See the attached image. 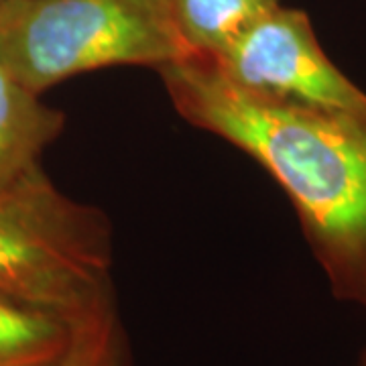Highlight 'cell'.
<instances>
[{
	"label": "cell",
	"mask_w": 366,
	"mask_h": 366,
	"mask_svg": "<svg viewBox=\"0 0 366 366\" xmlns=\"http://www.w3.org/2000/svg\"><path fill=\"white\" fill-rule=\"evenodd\" d=\"M64 127L61 110L45 104L0 64V189L39 167L43 151Z\"/></svg>",
	"instance_id": "cell-5"
},
{
	"label": "cell",
	"mask_w": 366,
	"mask_h": 366,
	"mask_svg": "<svg viewBox=\"0 0 366 366\" xmlns=\"http://www.w3.org/2000/svg\"><path fill=\"white\" fill-rule=\"evenodd\" d=\"M61 366H137L114 293L76 317Z\"/></svg>",
	"instance_id": "cell-8"
},
{
	"label": "cell",
	"mask_w": 366,
	"mask_h": 366,
	"mask_svg": "<svg viewBox=\"0 0 366 366\" xmlns=\"http://www.w3.org/2000/svg\"><path fill=\"white\" fill-rule=\"evenodd\" d=\"M194 53L169 0H2L0 64L43 94L66 79L114 66L153 69Z\"/></svg>",
	"instance_id": "cell-2"
},
{
	"label": "cell",
	"mask_w": 366,
	"mask_h": 366,
	"mask_svg": "<svg viewBox=\"0 0 366 366\" xmlns=\"http://www.w3.org/2000/svg\"><path fill=\"white\" fill-rule=\"evenodd\" d=\"M358 366H366V352H365V356H362V360H360V365Z\"/></svg>",
	"instance_id": "cell-9"
},
{
	"label": "cell",
	"mask_w": 366,
	"mask_h": 366,
	"mask_svg": "<svg viewBox=\"0 0 366 366\" xmlns=\"http://www.w3.org/2000/svg\"><path fill=\"white\" fill-rule=\"evenodd\" d=\"M0 293L71 320L114 293L108 216L59 192L41 165L0 189Z\"/></svg>",
	"instance_id": "cell-3"
},
{
	"label": "cell",
	"mask_w": 366,
	"mask_h": 366,
	"mask_svg": "<svg viewBox=\"0 0 366 366\" xmlns=\"http://www.w3.org/2000/svg\"><path fill=\"white\" fill-rule=\"evenodd\" d=\"M71 317L0 293V366H61Z\"/></svg>",
	"instance_id": "cell-6"
},
{
	"label": "cell",
	"mask_w": 366,
	"mask_h": 366,
	"mask_svg": "<svg viewBox=\"0 0 366 366\" xmlns=\"http://www.w3.org/2000/svg\"><path fill=\"white\" fill-rule=\"evenodd\" d=\"M0 4H2V0H0Z\"/></svg>",
	"instance_id": "cell-10"
},
{
	"label": "cell",
	"mask_w": 366,
	"mask_h": 366,
	"mask_svg": "<svg viewBox=\"0 0 366 366\" xmlns=\"http://www.w3.org/2000/svg\"><path fill=\"white\" fill-rule=\"evenodd\" d=\"M157 74L187 124L240 149L281 185L332 295L366 310V108L259 98L204 55Z\"/></svg>",
	"instance_id": "cell-1"
},
{
	"label": "cell",
	"mask_w": 366,
	"mask_h": 366,
	"mask_svg": "<svg viewBox=\"0 0 366 366\" xmlns=\"http://www.w3.org/2000/svg\"><path fill=\"white\" fill-rule=\"evenodd\" d=\"M236 88L287 102L358 110L366 92L346 78L320 45L307 13L277 6L220 55L208 57Z\"/></svg>",
	"instance_id": "cell-4"
},
{
	"label": "cell",
	"mask_w": 366,
	"mask_h": 366,
	"mask_svg": "<svg viewBox=\"0 0 366 366\" xmlns=\"http://www.w3.org/2000/svg\"><path fill=\"white\" fill-rule=\"evenodd\" d=\"M183 43L194 55L216 57L281 0H169Z\"/></svg>",
	"instance_id": "cell-7"
}]
</instances>
